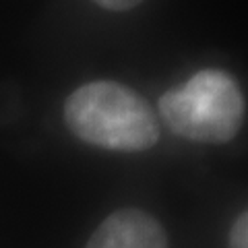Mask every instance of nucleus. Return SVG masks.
<instances>
[{"label": "nucleus", "instance_id": "1", "mask_svg": "<svg viewBox=\"0 0 248 248\" xmlns=\"http://www.w3.org/2000/svg\"><path fill=\"white\" fill-rule=\"evenodd\" d=\"M64 120L81 141L112 151H145L157 143L153 108L137 91L114 81H93L68 95Z\"/></svg>", "mask_w": 248, "mask_h": 248}, {"label": "nucleus", "instance_id": "2", "mask_svg": "<svg viewBox=\"0 0 248 248\" xmlns=\"http://www.w3.org/2000/svg\"><path fill=\"white\" fill-rule=\"evenodd\" d=\"M159 114L174 135L195 143L232 141L244 118V97L228 73L201 71L166 91Z\"/></svg>", "mask_w": 248, "mask_h": 248}, {"label": "nucleus", "instance_id": "3", "mask_svg": "<svg viewBox=\"0 0 248 248\" xmlns=\"http://www.w3.org/2000/svg\"><path fill=\"white\" fill-rule=\"evenodd\" d=\"M85 248H170L164 226L141 209H118L99 223Z\"/></svg>", "mask_w": 248, "mask_h": 248}, {"label": "nucleus", "instance_id": "4", "mask_svg": "<svg viewBox=\"0 0 248 248\" xmlns=\"http://www.w3.org/2000/svg\"><path fill=\"white\" fill-rule=\"evenodd\" d=\"M230 248H248V209L236 217L230 230Z\"/></svg>", "mask_w": 248, "mask_h": 248}, {"label": "nucleus", "instance_id": "5", "mask_svg": "<svg viewBox=\"0 0 248 248\" xmlns=\"http://www.w3.org/2000/svg\"><path fill=\"white\" fill-rule=\"evenodd\" d=\"M93 2H97L99 6L110 11H128V9H135L137 4H141L143 0H93Z\"/></svg>", "mask_w": 248, "mask_h": 248}]
</instances>
